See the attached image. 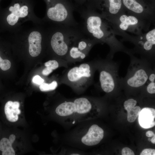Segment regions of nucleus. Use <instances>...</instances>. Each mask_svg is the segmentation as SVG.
<instances>
[{"label":"nucleus","mask_w":155,"mask_h":155,"mask_svg":"<svg viewBox=\"0 0 155 155\" xmlns=\"http://www.w3.org/2000/svg\"><path fill=\"white\" fill-rule=\"evenodd\" d=\"M75 10L80 14L81 22L78 28L84 35L98 43H106L109 47L106 58L113 59L115 53L119 51L127 54L129 53V49L116 38L109 24L100 13L84 6L76 7Z\"/></svg>","instance_id":"f257e3e1"},{"label":"nucleus","mask_w":155,"mask_h":155,"mask_svg":"<svg viewBox=\"0 0 155 155\" xmlns=\"http://www.w3.org/2000/svg\"><path fill=\"white\" fill-rule=\"evenodd\" d=\"M35 5L34 0H11L5 10V24L10 32L13 33L18 30L28 21L36 24H45L35 14Z\"/></svg>","instance_id":"f03ea898"},{"label":"nucleus","mask_w":155,"mask_h":155,"mask_svg":"<svg viewBox=\"0 0 155 155\" xmlns=\"http://www.w3.org/2000/svg\"><path fill=\"white\" fill-rule=\"evenodd\" d=\"M47 30V41L53 52L61 58H66L71 45L83 35L78 28L63 25L52 24Z\"/></svg>","instance_id":"7ed1b4c3"},{"label":"nucleus","mask_w":155,"mask_h":155,"mask_svg":"<svg viewBox=\"0 0 155 155\" xmlns=\"http://www.w3.org/2000/svg\"><path fill=\"white\" fill-rule=\"evenodd\" d=\"M129 56L130 63L126 75L121 78V88L128 90L142 89L146 83L150 72L155 67L146 59L138 58L133 54Z\"/></svg>","instance_id":"20e7f679"},{"label":"nucleus","mask_w":155,"mask_h":155,"mask_svg":"<svg viewBox=\"0 0 155 155\" xmlns=\"http://www.w3.org/2000/svg\"><path fill=\"white\" fill-rule=\"evenodd\" d=\"M46 6L45 16L42 19L45 23L78 28L79 23L75 20L73 4L69 0H43Z\"/></svg>","instance_id":"39448f33"},{"label":"nucleus","mask_w":155,"mask_h":155,"mask_svg":"<svg viewBox=\"0 0 155 155\" xmlns=\"http://www.w3.org/2000/svg\"><path fill=\"white\" fill-rule=\"evenodd\" d=\"M92 104L90 99L81 97L61 102L56 107L55 112L61 118L74 124L92 117Z\"/></svg>","instance_id":"423d86ee"},{"label":"nucleus","mask_w":155,"mask_h":155,"mask_svg":"<svg viewBox=\"0 0 155 155\" xmlns=\"http://www.w3.org/2000/svg\"><path fill=\"white\" fill-rule=\"evenodd\" d=\"M115 35L122 37L130 32L135 35L143 33V30L148 31L151 23L125 11L118 15L106 19Z\"/></svg>","instance_id":"0eeeda50"},{"label":"nucleus","mask_w":155,"mask_h":155,"mask_svg":"<svg viewBox=\"0 0 155 155\" xmlns=\"http://www.w3.org/2000/svg\"><path fill=\"white\" fill-rule=\"evenodd\" d=\"M96 70L99 72V82L102 90L111 93L121 88L119 75V65L106 58L96 61Z\"/></svg>","instance_id":"6e6552de"},{"label":"nucleus","mask_w":155,"mask_h":155,"mask_svg":"<svg viewBox=\"0 0 155 155\" xmlns=\"http://www.w3.org/2000/svg\"><path fill=\"white\" fill-rule=\"evenodd\" d=\"M123 41H127L133 43L134 47L131 49L133 54L136 53L141 55L153 65L155 60V28L143 34L133 36L127 34L123 38Z\"/></svg>","instance_id":"1a4fd4ad"},{"label":"nucleus","mask_w":155,"mask_h":155,"mask_svg":"<svg viewBox=\"0 0 155 155\" xmlns=\"http://www.w3.org/2000/svg\"><path fill=\"white\" fill-rule=\"evenodd\" d=\"M96 70V61L82 63L67 71L65 76L66 82L77 90L86 88L92 82Z\"/></svg>","instance_id":"9d476101"},{"label":"nucleus","mask_w":155,"mask_h":155,"mask_svg":"<svg viewBox=\"0 0 155 155\" xmlns=\"http://www.w3.org/2000/svg\"><path fill=\"white\" fill-rule=\"evenodd\" d=\"M98 43L97 41L83 34L76 39L71 45L66 58L74 61L83 59L92 47Z\"/></svg>","instance_id":"9b49d317"},{"label":"nucleus","mask_w":155,"mask_h":155,"mask_svg":"<svg viewBox=\"0 0 155 155\" xmlns=\"http://www.w3.org/2000/svg\"><path fill=\"white\" fill-rule=\"evenodd\" d=\"M103 129L96 124L91 125L86 133L81 138L82 143L86 146H91L99 144L103 138Z\"/></svg>","instance_id":"f8f14e48"},{"label":"nucleus","mask_w":155,"mask_h":155,"mask_svg":"<svg viewBox=\"0 0 155 155\" xmlns=\"http://www.w3.org/2000/svg\"><path fill=\"white\" fill-rule=\"evenodd\" d=\"M138 121L142 128L148 129L155 125V110L152 108L145 107L140 111L138 115Z\"/></svg>","instance_id":"ddd939ff"},{"label":"nucleus","mask_w":155,"mask_h":155,"mask_svg":"<svg viewBox=\"0 0 155 155\" xmlns=\"http://www.w3.org/2000/svg\"><path fill=\"white\" fill-rule=\"evenodd\" d=\"M20 103L19 102H13L9 101L5 104V112L7 119L9 121L15 122L18 119V115L21 113L19 109Z\"/></svg>","instance_id":"4468645a"},{"label":"nucleus","mask_w":155,"mask_h":155,"mask_svg":"<svg viewBox=\"0 0 155 155\" xmlns=\"http://www.w3.org/2000/svg\"><path fill=\"white\" fill-rule=\"evenodd\" d=\"M44 65L46 67L43 70L42 73L43 75L47 76L52 73L53 70L58 67L59 64L57 61L53 60L46 62Z\"/></svg>","instance_id":"2eb2a0df"},{"label":"nucleus","mask_w":155,"mask_h":155,"mask_svg":"<svg viewBox=\"0 0 155 155\" xmlns=\"http://www.w3.org/2000/svg\"><path fill=\"white\" fill-rule=\"evenodd\" d=\"M127 120L129 122H134L138 116L141 110L140 106H135L127 109Z\"/></svg>","instance_id":"dca6fc26"},{"label":"nucleus","mask_w":155,"mask_h":155,"mask_svg":"<svg viewBox=\"0 0 155 155\" xmlns=\"http://www.w3.org/2000/svg\"><path fill=\"white\" fill-rule=\"evenodd\" d=\"M57 82L54 80L49 84L43 83L40 85L39 88L42 91H48L55 90L57 87Z\"/></svg>","instance_id":"f3484780"},{"label":"nucleus","mask_w":155,"mask_h":155,"mask_svg":"<svg viewBox=\"0 0 155 155\" xmlns=\"http://www.w3.org/2000/svg\"><path fill=\"white\" fill-rule=\"evenodd\" d=\"M12 144L8 139L2 138L0 141V150L3 152L7 150L12 147Z\"/></svg>","instance_id":"a211bd4d"},{"label":"nucleus","mask_w":155,"mask_h":155,"mask_svg":"<svg viewBox=\"0 0 155 155\" xmlns=\"http://www.w3.org/2000/svg\"><path fill=\"white\" fill-rule=\"evenodd\" d=\"M137 103V101L133 98L128 99L124 102L123 105L125 109L135 106Z\"/></svg>","instance_id":"6ab92c4d"},{"label":"nucleus","mask_w":155,"mask_h":155,"mask_svg":"<svg viewBox=\"0 0 155 155\" xmlns=\"http://www.w3.org/2000/svg\"><path fill=\"white\" fill-rule=\"evenodd\" d=\"M11 66L10 61L8 59H3L1 63L0 68L3 71L9 69Z\"/></svg>","instance_id":"aec40b11"},{"label":"nucleus","mask_w":155,"mask_h":155,"mask_svg":"<svg viewBox=\"0 0 155 155\" xmlns=\"http://www.w3.org/2000/svg\"><path fill=\"white\" fill-rule=\"evenodd\" d=\"M74 5L75 8L82 6L89 0H69Z\"/></svg>","instance_id":"412c9836"},{"label":"nucleus","mask_w":155,"mask_h":155,"mask_svg":"<svg viewBox=\"0 0 155 155\" xmlns=\"http://www.w3.org/2000/svg\"><path fill=\"white\" fill-rule=\"evenodd\" d=\"M140 155H155V150L154 149L147 148L144 150L140 154Z\"/></svg>","instance_id":"4be33fe9"},{"label":"nucleus","mask_w":155,"mask_h":155,"mask_svg":"<svg viewBox=\"0 0 155 155\" xmlns=\"http://www.w3.org/2000/svg\"><path fill=\"white\" fill-rule=\"evenodd\" d=\"M32 81L34 83L40 85L44 82V79L38 75L34 76L32 79Z\"/></svg>","instance_id":"5701e85b"},{"label":"nucleus","mask_w":155,"mask_h":155,"mask_svg":"<svg viewBox=\"0 0 155 155\" xmlns=\"http://www.w3.org/2000/svg\"><path fill=\"white\" fill-rule=\"evenodd\" d=\"M122 155H135L133 152L130 148L128 147L123 148L121 152Z\"/></svg>","instance_id":"b1692460"},{"label":"nucleus","mask_w":155,"mask_h":155,"mask_svg":"<svg viewBox=\"0 0 155 155\" xmlns=\"http://www.w3.org/2000/svg\"><path fill=\"white\" fill-rule=\"evenodd\" d=\"M15 151L12 147L2 152V155H15Z\"/></svg>","instance_id":"393cba45"},{"label":"nucleus","mask_w":155,"mask_h":155,"mask_svg":"<svg viewBox=\"0 0 155 155\" xmlns=\"http://www.w3.org/2000/svg\"><path fill=\"white\" fill-rule=\"evenodd\" d=\"M146 135L147 137H150L155 135L154 133L152 131H148L146 133Z\"/></svg>","instance_id":"a878e982"},{"label":"nucleus","mask_w":155,"mask_h":155,"mask_svg":"<svg viewBox=\"0 0 155 155\" xmlns=\"http://www.w3.org/2000/svg\"><path fill=\"white\" fill-rule=\"evenodd\" d=\"M16 139V136L14 134L11 135L9 137V140L11 143L12 144Z\"/></svg>","instance_id":"bb28decb"},{"label":"nucleus","mask_w":155,"mask_h":155,"mask_svg":"<svg viewBox=\"0 0 155 155\" xmlns=\"http://www.w3.org/2000/svg\"><path fill=\"white\" fill-rule=\"evenodd\" d=\"M151 142L153 144H155V135L153 136L151 138Z\"/></svg>","instance_id":"cd10ccee"},{"label":"nucleus","mask_w":155,"mask_h":155,"mask_svg":"<svg viewBox=\"0 0 155 155\" xmlns=\"http://www.w3.org/2000/svg\"><path fill=\"white\" fill-rule=\"evenodd\" d=\"M3 60V59L1 58V57L0 56V67L1 66V63Z\"/></svg>","instance_id":"c85d7f7f"},{"label":"nucleus","mask_w":155,"mask_h":155,"mask_svg":"<svg viewBox=\"0 0 155 155\" xmlns=\"http://www.w3.org/2000/svg\"><path fill=\"white\" fill-rule=\"evenodd\" d=\"M71 154L72 155H80V154H79L78 153H72V154Z\"/></svg>","instance_id":"c756f323"},{"label":"nucleus","mask_w":155,"mask_h":155,"mask_svg":"<svg viewBox=\"0 0 155 155\" xmlns=\"http://www.w3.org/2000/svg\"><path fill=\"white\" fill-rule=\"evenodd\" d=\"M151 138H149L148 139V141H149V142H150V141H151Z\"/></svg>","instance_id":"7c9ffc66"}]
</instances>
